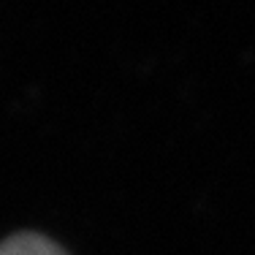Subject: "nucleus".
Returning a JSON list of instances; mask_svg holds the SVG:
<instances>
[{"label": "nucleus", "instance_id": "1", "mask_svg": "<svg viewBox=\"0 0 255 255\" xmlns=\"http://www.w3.org/2000/svg\"><path fill=\"white\" fill-rule=\"evenodd\" d=\"M0 255H68L54 239L35 231H19L0 242Z\"/></svg>", "mask_w": 255, "mask_h": 255}]
</instances>
